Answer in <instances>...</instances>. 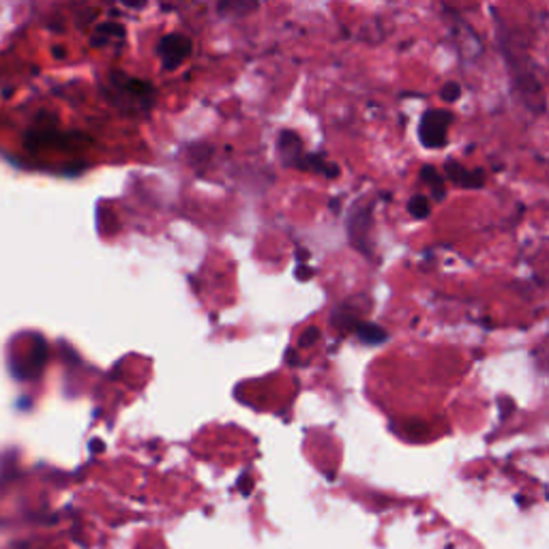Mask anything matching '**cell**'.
<instances>
[{
	"instance_id": "6da1fadb",
	"label": "cell",
	"mask_w": 549,
	"mask_h": 549,
	"mask_svg": "<svg viewBox=\"0 0 549 549\" xmlns=\"http://www.w3.org/2000/svg\"><path fill=\"white\" fill-rule=\"evenodd\" d=\"M110 82L116 91V103L124 110L129 108L131 112H148L155 103V91L148 82L131 77L122 71H112Z\"/></svg>"
},
{
	"instance_id": "7a4b0ae2",
	"label": "cell",
	"mask_w": 549,
	"mask_h": 549,
	"mask_svg": "<svg viewBox=\"0 0 549 549\" xmlns=\"http://www.w3.org/2000/svg\"><path fill=\"white\" fill-rule=\"evenodd\" d=\"M453 122L448 110H427L418 122V140L425 148H442L446 144V131Z\"/></svg>"
},
{
	"instance_id": "3957f363",
	"label": "cell",
	"mask_w": 549,
	"mask_h": 549,
	"mask_svg": "<svg viewBox=\"0 0 549 549\" xmlns=\"http://www.w3.org/2000/svg\"><path fill=\"white\" fill-rule=\"evenodd\" d=\"M191 39L183 32H170L159 39L157 44V54L163 63V69L165 71H174L179 69L191 54Z\"/></svg>"
},
{
	"instance_id": "277c9868",
	"label": "cell",
	"mask_w": 549,
	"mask_h": 549,
	"mask_svg": "<svg viewBox=\"0 0 549 549\" xmlns=\"http://www.w3.org/2000/svg\"><path fill=\"white\" fill-rule=\"evenodd\" d=\"M277 150H279V157H281L283 165H288V167H299V163H301V159L305 155L301 136L297 131H290V129L279 134Z\"/></svg>"
},
{
	"instance_id": "5b68a950",
	"label": "cell",
	"mask_w": 549,
	"mask_h": 549,
	"mask_svg": "<svg viewBox=\"0 0 549 549\" xmlns=\"http://www.w3.org/2000/svg\"><path fill=\"white\" fill-rule=\"evenodd\" d=\"M444 172L446 179L459 187H466V189H481L485 185V172L483 170H466L461 163L457 161H446L444 165Z\"/></svg>"
},
{
	"instance_id": "8992f818",
	"label": "cell",
	"mask_w": 549,
	"mask_h": 549,
	"mask_svg": "<svg viewBox=\"0 0 549 549\" xmlns=\"http://www.w3.org/2000/svg\"><path fill=\"white\" fill-rule=\"evenodd\" d=\"M297 170H303V172H316V174H322V176H328V179H337L340 176V165L328 161L324 155L320 153H305L301 163Z\"/></svg>"
},
{
	"instance_id": "52a82bcc",
	"label": "cell",
	"mask_w": 549,
	"mask_h": 549,
	"mask_svg": "<svg viewBox=\"0 0 549 549\" xmlns=\"http://www.w3.org/2000/svg\"><path fill=\"white\" fill-rule=\"evenodd\" d=\"M258 7V0H217L221 15H247Z\"/></svg>"
},
{
	"instance_id": "ba28073f",
	"label": "cell",
	"mask_w": 549,
	"mask_h": 549,
	"mask_svg": "<svg viewBox=\"0 0 549 549\" xmlns=\"http://www.w3.org/2000/svg\"><path fill=\"white\" fill-rule=\"evenodd\" d=\"M420 179H423V181L429 185V189H432V193H434L436 200H442V198H444V179H442V174L436 170L434 165H425L423 170H420Z\"/></svg>"
},
{
	"instance_id": "9c48e42d",
	"label": "cell",
	"mask_w": 549,
	"mask_h": 549,
	"mask_svg": "<svg viewBox=\"0 0 549 549\" xmlns=\"http://www.w3.org/2000/svg\"><path fill=\"white\" fill-rule=\"evenodd\" d=\"M95 39H93V46H101L105 44L108 37H116V39H122L124 37V28L120 24H114V22H105V24H99L97 30H95Z\"/></svg>"
},
{
	"instance_id": "30bf717a",
	"label": "cell",
	"mask_w": 549,
	"mask_h": 549,
	"mask_svg": "<svg viewBox=\"0 0 549 549\" xmlns=\"http://www.w3.org/2000/svg\"><path fill=\"white\" fill-rule=\"evenodd\" d=\"M408 208H410L412 217H416V219H425V217L429 215V200H427L425 195H414V198L410 200Z\"/></svg>"
},
{
	"instance_id": "8fae6325",
	"label": "cell",
	"mask_w": 549,
	"mask_h": 549,
	"mask_svg": "<svg viewBox=\"0 0 549 549\" xmlns=\"http://www.w3.org/2000/svg\"><path fill=\"white\" fill-rule=\"evenodd\" d=\"M440 97H442L446 103H453V101H457V99L461 97V86H459L457 82H446L444 89H442V93H440Z\"/></svg>"
},
{
	"instance_id": "7c38bea8",
	"label": "cell",
	"mask_w": 549,
	"mask_h": 549,
	"mask_svg": "<svg viewBox=\"0 0 549 549\" xmlns=\"http://www.w3.org/2000/svg\"><path fill=\"white\" fill-rule=\"evenodd\" d=\"M120 3L129 9H144L148 5V0H120Z\"/></svg>"
}]
</instances>
